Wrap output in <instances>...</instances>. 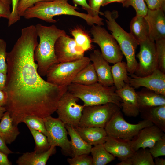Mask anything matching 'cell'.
I'll return each instance as SVG.
<instances>
[{
  "label": "cell",
  "instance_id": "obj_28",
  "mask_svg": "<svg viewBox=\"0 0 165 165\" xmlns=\"http://www.w3.org/2000/svg\"><path fill=\"white\" fill-rule=\"evenodd\" d=\"M98 81L93 65L90 62L77 73L72 83L88 85L97 82Z\"/></svg>",
  "mask_w": 165,
  "mask_h": 165
},
{
  "label": "cell",
  "instance_id": "obj_13",
  "mask_svg": "<svg viewBox=\"0 0 165 165\" xmlns=\"http://www.w3.org/2000/svg\"><path fill=\"white\" fill-rule=\"evenodd\" d=\"M58 63L76 61L84 57L85 51L76 44L73 38L67 34L59 37L55 45Z\"/></svg>",
  "mask_w": 165,
  "mask_h": 165
},
{
  "label": "cell",
  "instance_id": "obj_24",
  "mask_svg": "<svg viewBox=\"0 0 165 165\" xmlns=\"http://www.w3.org/2000/svg\"><path fill=\"white\" fill-rule=\"evenodd\" d=\"M65 127L68 134L71 138L70 141L73 156L82 154H89L90 153L92 146L86 143L82 138L74 127L67 124H65Z\"/></svg>",
  "mask_w": 165,
  "mask_h": 165
},
{
  "label": "cell",
  "instance_id": "obj_8",
  "mask_svg": "<svg viewBox=\"0 0 165 165\" xmlns=\"http://www.w3.org/2000/svg\"><path fill=\"white\" fill-rule=\"evenodd\" d=\"M90 32L93 36L92 42L99 46L102 56L109 63L114 64L122 61L123 55L118 44L105 28L94 24Z\"/></svg>",
  "mask_w": 165,
  "mask_h": 165
},
{
  "label": "cell",
  "instance_id": "obj_39",
  "mask_svg": "<svg viewBox=\"0 0 165 165\" xmlns=\"http://www.w3.org/2000/svg\"><path fill=\"white\" fill-rule=\"evenodd\" d=\"M54 0H20L18 3L17 11L20 17L23 16L25 12L28 8L35 3L42 2H49Z\"/></svg>",
  "mask_w": 165,
  "mask_h": 165
},
{
  "label": "cell",
  "instance_id": "obj_37",
  "mask_svg": "<svg viewBox=\"0 0 165 165\" xmlns=\"http://www.w3.org/2000/svg\"><path fill=\"white\" fill-rule=\"evenodd\" d=\"M149 151L154 158L165 155V135L156 142Z\"/></svg>",
  "mask_w": 165,
  "mask_h": 165
},
{
  "label": "cell",
  "instance_id": "obj_29",
  "mask_svg": "<svg viewBox=\"0 0 165 165\" xmlns=\"http://www.w3.org/2000/svg\"><path fill=\"white\" fill-rule=\"evenodd\" d=\"M90 153L93 165H106L116 159L114 156L106 150L103 144L92 147Z\"/></svg>",
  "mask_w": 165,
  "mask_h": 165
},
{
  "label": "cell",
  "instance_id": "obj_21",
  "mask_svg": "<svg viewBox=\"0 0 165 165\" xmlns=\"http://www.w3.org/2000/svg\"><path fill=\"white\" fill-rule=\"evenodd\" d=\"M74 128L82 138L91 146L104 144L107 135L104 128L78 126Z\"/></svg>",
  "mask_w": 165,
  "mask_h": 165
},
{
  "label": "cell",
  "instance_id": "obj_53",
  "mask_svg": "<svg viewBox=\"0 0 165 165\" xmlns=\"http://www.w3.org/2000/svg\"><path fill=\"white\" fill-rule=\"evenodd\" d=\"M1 0L6 4L10 6L12 4L11 0Z\"/></svg>",
  "mask_w": 165,
  "mask_h": 165
},
{
  "label": "cell",
  "instance_id": "obj_46",
  "mask_svg": "<svg viewBox=\"0 0 165 165\" xmlns=\"http://www.w3.org/2000/svg\"><path fill=\"white\" fill-rule=\"evenodd\" d=\"M11 162L8 158V155L0 151V165H11Z\"/></svg>",
  "mask_w": 165,
  "mask_h": 165
},
{
  "label": "cell",
  "instance_id": "obj_40",
  "mask_svg": "<svg viewBox=\"0 0 165 165\" xmlns=\"http://www.w3.org/2000/svg\"><path fill=\"white\" fill-rule=\"evenodd\" d=\"M20 0H11L12 9L10 16L8 19V26H11L19 21L20 17L18 15L17 11L18 3Z\"/></svg>",
  "mask_w": 165,
  "mask_h": 165
},
{
  "label": "cell",
  "instance_id": "obj_3",
  "mask_svg": "<svg viewBox=\"0 0 165 165\" xmlns=\"http://www.w3.org/2000/svg\"><path fill=\"white\" fill-rule=\"evenodd\" d=\"M35 27L39 42L35 50L34 60L37 63L38 73L41 76H44L50 67L58 63L55 52L56 40L67 34L64 30L54 24L46 26L38 24Z\"/></svg>",
  "mask_w": 165,
  "mask_h": 165
},
{
  "label": "cell",
  "instance_id": "obj_26",
  "mask_svg": "<svg viewBox=\"0 0 165 165\" xmlns=\"http://www.w3.org/2000/svg\"><path fill=\"white\" fill-rule=\"evenodd\" d=\"M140 113L142 119L150 121L165 132V105L151 107Z\"/></svg>",
  "mask_w": 165,
  "mask_h": 165
},
{
  "label": "cell",
  "instance_id": "obj_48",
  "mask_svg": "<svg viewBox=\"0 0 165 165\" xmlns=\"http://www.w3.org/2000/svg\"><path fill=\"white\" fill-rule=\"evenodd\" d=\"M6 80V74L0 72V89L4 90Z\"/></svg>",
  "mask_w": 165,
  "mask_h": 165
},
{
  "label": "cell",
  "instance_id": "obj_15",
  "mask_svg": "<svg viewBox=\"0 0 165 165\" xmlns=\"http://www.w3.org/2000/svg\"><path fill=\"white\" fill-rule=\"evenodd\" d=\"M164 135V132L154 124L145 127L131 140L132 147L135 151L140 148H150Z\"/></svg>",
  "mask_w": 165,
  "mask_h": 165
},
{
  "label": "cell",
  "instance_id": "obj_27",
  "mask_svg": "<svg viewBox=\"0 0 165 165\" xmlns=\"http://www.w3.org/2000/svg\"><path fill=\"white\" fill-rule=\"evenodd\" d=\"M111 71L113 85L116 90L121 89L126 84H129L126 63L122 61L114 64L111 66Z\"/></svg>",
  "mask_w": 165,
  "mask_h": 165
},
{
  "label": "cell",
  "instance_id": "obj_20",
  "mask_svg": "<svg viewBox=\"0 0 165 165\" xmlns=\"http://www.w3.org/2000/svg\"><path fill=\"white\" fill-rule=\"evenodd\" d=\"M140 112L147 108L165 105V95L145 88L136 92Z\"/></svg>",
  "mask_w": 165,
  "mask_h": 165
},
{
  "label": "cell",
  "instance_id": "obj_50",
  "mask_svg": "<svg viewBox=\"0 0 165 165\" xmlns=\"http://www.w3.org/2000/svg\"><path fill=\"white\" fill-rule=\"evenodd\" d=\"M126 0H104L101 6H104L114 2H118L123 3Z\"/></svg>",
  "mask_w": 165,
  "mask_h": 165
},
{
  "label": "cell",
  "instance_id": "obj_41",
  "mask_svg": "<svg viewBox=\"0 0 165 165\" xmlns=\"http://www.w3.org/2000/svg\"><path fill=\"white\" fill-rule=\"evenodd\" d=\"M148 9L165 10V0H144Z\"/></svg>",
  "mask_w": 165,
  "mask_h": 165
},
{
  "label": "cell",
  "instance_id": "obj_14",
  "mask_svg": "<svg viewBox=\"0 0 165 165\" xmlns=\"http://www.w3.org/2000/svg\"><path fill=\"white\" fill-rule=\"evenodd\" d=\"M165 74L157 68L150 75L144 77L130 74L129 84L134 88L143 87L165 95Z\"/></svg>",
  "mask_w": 165,
  "mask_h": 165
},
{
  "label": "cell",
  "instance_id": "obj_51",
  "mask_svg": "<svg viewBox=\"0 0 165 165\" xmlns=\"http://www.w3.org/2000/svg\"><path fill=\"white\" fill-rule=\"evenodd\" d=\"M154 161L155 165H165V159L162 158H160L159 157L154 158Z\"/></svg>",
  "mask_w": 165,
  "mask_h": 165
},
{
  "label": "cell",
  "instance_id": "obj_2",
  "mask_svg": "<svg viewBox=\"0 0 165 165\" xmlns=\"http://www.w3.org/2000/svg\"><path fill=\"white\" fill-rule=\"evenodd\" d=\"M77 8L69 4L68 0L40 2L27 9L23 16L27 19L37 18L47 22L55 23L57 21L53 19L54 16L68 15L83 19L90 26L94 24L101 26L104 25L102 18L93 17L88 14L79 12L76 10Z\"/></svg>",
  "mask_w": 165,
  "mask_h": 165
},
{
  "label": "cell",
  "instance_id": "obj_23",
  "mask_svg": "<svg viewBox=\"0 0 165 165\" xmlns=\"http://www.w3.org/2000/svg\"><path fill=\"white\" fill-rule=\"evenodd\" d=\"M0 122V136L6 144H10L16 139L20 132L18 126H14L9 112L4 114Z\"/></svg>",
  "mask_w": 165,
  "mask_h": 165
},
{
  "label": "cell",
  "instance_id": "obj_6",
  "mask_svg": "<svg viewBox=\"0 0 165 165\" xmlns=\"http://www.w3.org/2000/svg\"><path fill=\"white\" fill-rule=\"evenodd\" d=\"M90 62L89 57H84L76 61L55 64L48 70L46 81L57 85L68 86L77 73Z\"/></svg>",
  "mask_w": 165,
  "mask_h": 165
},
{
  "label": "cell",
  "instance_id": "obj_10",
  "mask_svg": "<svg viewBox=\"0 0 165 165\" xmlns=\"http://www.w3.org/2000/svg\"><path fill=\"white\" fill-rule=\"evenodd\" d=\"M43 119L47 132V140L50 146L59 147L64 155L73 157L65 124L58 118H53L51 116Z\"/></svg>",
  "mask_w": 165,
  "mask_h": 165
},
{
  "label": "cell",
  "instance_id": "obj_34",
  "mask_svg": "<svg viewBox=\"0 0 165 165\" xmlns=\"http://www.w3.org/2000/svg\"><path fill=\"white\" fill-rule=\"evenodd\" d=\"M158 62V68L165 73V39L155 41Z\"/></svg>",
  "mask_w": 165,
  "mask_h": 165
},
{
  "label": "cell",
  "instance_id": "obj_52",
  "mask_svg": "<svg viewBox=\"0 0 165 165\" xmlns=\"http://www.w3.org/2000/svg\"><path fill=\"white\" fill-rule=\"evenodd\" d=\"M6 111V110L5 107L0 106V120Z\"/></svg>",
  "mask_w": 165,
  "mask_h": 165
},
{
  "label": "cell",
  "instance_id": "obj_5",
  "mask_svg": "<svg viewBox=\"0 0 165 165\" xmlns=\"http://www.w3.org/2000/svg\"><path fill=\"white\" fill-rule=\"evenodd\" d=\"M103 15L107 19L105 21L108 29L111 31L126 58L128 72L130 74H134L138 65L135 52L138 42L130 33L125 31L116 22V20L118 16L117 11L107 10Z\"/></svg>",
  "mask_w": 165,
  "mask_h": 165
},
{
  "label": "cell",
  "instance_id": "obj_18",
  "mask_svg": "<svg viewBox=\"0 0 165 165\" xmlns=\"http://www.w3.org/2000/svg\"><path fill=\"white\" fill-rule=\"evenodd\" d=\"M161 9H148L145 16L148 24L149 38L154 41L165 39V16Z\"/></svg>",
  "mask_w": 165,
  "mask_h": 165
},
{
  "label": "cell",
  "instance_id": "obj_16",
  "mask_svg": "<svg viewBox=\"0 0 165 165\" xmlns=\"http://www.w3.org/2000/svg\"><path fill=\"white\" fill-rule=\"evenodd\" d=\"M116 91L122 100L121 108L124 114L129 117L137 116L140 111L134 88L127 84L123 88L116 90Z\"/></svg>",
  "mask_w": 165,
  "mask_h": 165
},
{
  "label": "cell",
  "instance_id": "obj_22",
  "mask_svg": "<svg viewBox=\"0 0 165 165\" xmlns=\"http://www.w3.org/2000/svg\"><path fill=\"white\" fill-rule=\"evenodd\" d=\"M56 152V147L51 146L48 150L43 152H27L19 157L16 163L18 165H46L49 158Z\"/></svg>",
  "mask_w": 165,
  "mask_h": 165
},
{
  "label": "cell",
  "instance_id": "obj_11",
  "mask_svg": "<svg viewBox=\"0 0 165 165\" xmlns=\"http://www.w3.org/2000/svg\"><path fill=\"white\" fill-rule=\"evenodd\" d=\"M79 99L66 91L60 99L56 112L58 118L65 124L79 126L84 106L77 103Z\"/></svg>",
  "mask_w": 165,
  "mask_h": 165
},
{
  "label": "cell",
  "instance_id": "obj_47",
  "mask_svg": "<svg viewBox=\"0 0 165 165\" xmlns=\"http://www.w3.org/2000/svg\"><path fill=\"white\" fill-rule=\"evenodd\" d=\"M6 93L4 90L0 89V106L5 107L7 100Z\"/></svg>",
  "mask_w": 165,
  "mask_h": 165
},
{
  "label": "cell",
  "instance_id": "obj_42",
  "mask_svg": "<svg viewBox=\"0 0 165 165\" xmlns=\"http://www.w3.org/2000/svg\"><path fill=\"white\" fill-rule=\"evenodd\" d=\"M88 4L92 10L94 16L99 17V14H102L100 12V9L104 0H88Z\"/></svg>",
  "mask_w": 165,
  "mask_h": 165
},
{
  "label": "cell",
  "instance_id": "obj_36",
  "mask_svg": "<svg viewBox=\"0 0 165 165\" xmlns=\"http://www.w3.org/2000/svg\"><path fill=\"white\" fill-rule=\"evenodd\" d=\"M89 154H82L68 158L67 161L70 165H93L92 156Z\"/></svg>",
  "mask_w": 165,
  "mask_h": 165
},
{
  "label": "cell",
  "instance_id": "obj_4",
  "mask_svg": "<svg viewBox=\"0 0 165 165\" xmlns=\"http://www.w3.org/2000/svg\"><path fill=\"white\" fill-rule=\"evenodd\" d=\"M116 88L103 86L98 82L88 85L72 83L67 90L82 101L85 106L112 103L121 108L122 100L116 92Z\"/></svg>",
  "mask_w": 165,
  "mask_h": 165
},
{
  "label": "cell",
  "instance_id": "obj_19",
  "mask_svg": "<svg viewBox=\"0 0 165 165\" xmlns=\"http://www.w3.org/2000/svg\"><path fill=\"white\" fill-rule=\"evenodd\" d=\"M103 144L106 150L119 160L131 157L135 151L131 140L107 135Z\"/></svg>",
  "mask_w": 165,
  "mask_h": 165
},
{
  "label": "cell",
  "instance_id": "obj_43",
  "mask_svg": "<svg viewBox=\"0 0 165 165\" xmlns=\"http://www.w3.org/2000/svg\"><path fill=\"white\" fill-rule=\"evenodd\" d=\"M10 6L6 4L0 0V18L8 19L10 13Z\"/></svg>",
  "mask_w": 165,
  "mask_h": 165
},
{
  "label": "cell",
  "instance_id": "obj_9",
  "mask_svg": "<svg viewBox=\"0 0 165 165\" xmlns=\"http://www.w3.org/2000/svg\"><path fill=\"white\" fill-rule=\"evenodd\" d=\"M153 124L144 119L135 124L127 122L120 110L112 116L105 127L107 135L123 139L131 140L141 129Z\"/></svg>",
  "mask_w": 165,
  "mask_h": 165
},
{
  "label": "cell",
  "instance_id": "obj_1",
  "mask_svg": "<svg viewBox=\"0 0 165 165\" xmlns=\"http://www.w3.org/2000/svg\"><path fill=\"white\" fill-rule=\"evenodd\" d=\"M37 38L35 25L22 28L20 36L6 54L7 69L4 90L8 99L5 107L16 126L29 116L43 118L51 116L67 91V86L50 83L38 73L34 58Z\"/></svg>",
  "mask_w": 165,
  "mask_h": 165
},
{
  "label": "cell",
  "instance_id": "obj_31",
  "mask_svg": "<svg viewBox=\"0 0 165 165\" xmlns=\"http://www.w3.org/2000/svg\"><path fill=\"white\" fill-rule=\"evenodd\" d=\"M130 159L133 165H155L152 156L146 148L136 151Z\"/></svg>",
  "mask_w": 165,
  "mask_h": 165
},
{
  "label": "cell",
  "instance_id": "obj_30",
  "mask_svg": "<svg viewBox=\"0 0 165 165\" xmlns=\"http://www.w3.org/2000/svg\"><path fill=\"white\" fill-rule=\"evenodd\" d=\"M77 45L85 52L92 49V40L88 34L80 27H77L71 30Z\"/></svg>",
  "mask_w": 165,
  "mask_h": 165
},
{
  "label": "cell",
  "instance_id": "obj_25",
  "mask_svg": "<svg viewBox=\"0 0 165 165\" xmlns=\"http://www.w3.org/2000/svg\"><path fill=\"white\" fill-rule=\"evenodd\" d=\"M130 33L138 44L149 38L148 23L144 16L136 15L130 23Z\"/></svg>",
  "mask_w": 165,
  "mask_h": 165
},
{
  "label": "cell",
  "instance_id": "obj_44",
  "mask_svg": "<svg viewBox=\"0 0 165 165\" xmlns=\"http://www.w3.org/2000/svg\"><path fill=\"white\" fill-rule=\"evenodd\" d=\"M72 1L75 4L81 6L82 9L86 10L87 12V14L91 16L94 17H96L94 16L92 10L87 3L86 0H72Z\"/></svg>",
  "mask_w": 165,
  "mask_h": 165
},
{
  "label": "cell",
  "instance_id": "obj_45",
  "mask_svg": "<svg viewBox=\"0 0 165 165\" xmlns=\"http://www.w3.org/2000/svg\"><path fill=\"white\" fill-rule=\"evenodd\" d=\"M0 151L8 155L14 153L7 147L6 144L3 139L0 136Z\"/></svg>",
  "mask_w": 165,
  "mask_h": 165
},
{
  "label": "cell",
  "instance_id": "obj_35",
  "mask_svg": "<svg viewBox=\"0 0 165 165\" xmlns=\"http://www.w3.org/2000/svg\"><path fill=\"white\" fill-rule=\"evenodd\" d=\"M122 5L124 7H133L136 11V15L145 17L148 10L144 0H126Z\"/></svg>",
  "mask_w": 165,
  "mask_h": 165
},
{
  "label": "cell",
  "instance_id": "obj_32",
  "mask_svg": "<svg viewBox=\"0 0 165 165\" xmlns=\"http://www.w3.org/2000/svg\"><path fill=\"white\" fill-rule=\"evenodd\" d=\"M35 141L34 151L40 153L48 150L50 148L47 137L42 133L38 131L28 128Z\"/></svg>",
  "mask_w": 165,
  "mask_h": 165
},
{
  "label": "cell",
  "instance_id": "obj_17",
  "mask_svg": "<svg viewBox=\"0 0 165 165\" xmlns=\"http://www.w3.org/2000/svg\"><path fill=\"white\" fill-rule=\"evenodd\" d=\"M90 61L92 62L96 72L98 82L106 86H113V82L111 73V66L103 57L101 51L97 49L90 55Z\"/></svg>",
  "mask_w": 165,
  "mask_h": 165
},
{
  "label": "cell",
  "instance_id": "obj_7",
  "mask_svg": "<svg viewBox=\"0 0 165 165\" xmlns=\"http://www.w3.org/2000/svg\"><path fill=\"white\" fill-rule=\"evenodd\" d=\"M120 108L112 103L84 106L79 126L104 128Z\"/></svg>",
  "mask_w": 165,
  "mask_h": 165
},
{
  "label": "cell",
  "instance_id": "obj_12",
  "mask_svg": "<svg viewBox=\"0 0 165 165\" xmlns=\"http://www.w3.org/2000/svg\"><path fill=\"white\" fill-rule=\"evenodd\" d=\"M140 51L136 57L139 60L134 73L139 77L151 74L158 68V62L155 42L149 38L139 43Z\"/></svg>",
  "mask_w": 165,
  "mask_h": 165
},
{
  "label": "cell",
  "instance_id": "obj_33",
  "mask_svg": "<svg viewBox=\"0 0 165 165\" xmlns=\"http://www.w3.org/2000/svg\"><path fill=\"white\" fill-rule=\"evenodd\" d=\"M28 128L39 131L46 136L47 132L43 118L34 116H29L23 120Z\"/></svg>",
  "mask_w": 165,
  "mask_h": 165
},
{
  "label": "cell",
  "instance_id": "obj_38",
  "mask_svg": "<svg viewBox=\"0 0 165 165\" xmlns=\"http://www.w3.org/2000/svg\"><path fill=\"white\" fill-rule=\"evenodd\" d=\"M6 41L0 38V72L6 74L7 66L6 62Z\"/></svg>",
  "mask_w": 165,
  "mask_h": 165
},
{
  "label": "cell",
  "instance_id": "obj_49",
  "mask_svg": "<svg viewBox=\"0 0 165 165\" xmlns=\"http://www.w3.org/2000/svg\"><path fill=\"white\" fill-rule=\"evenodd\" d=\"M120 162L117 163L116 165H133L130 157L120 160Z\"/></svg>",
  "mask_w": 165,
  "mask_h": 165
}]
</instances>
